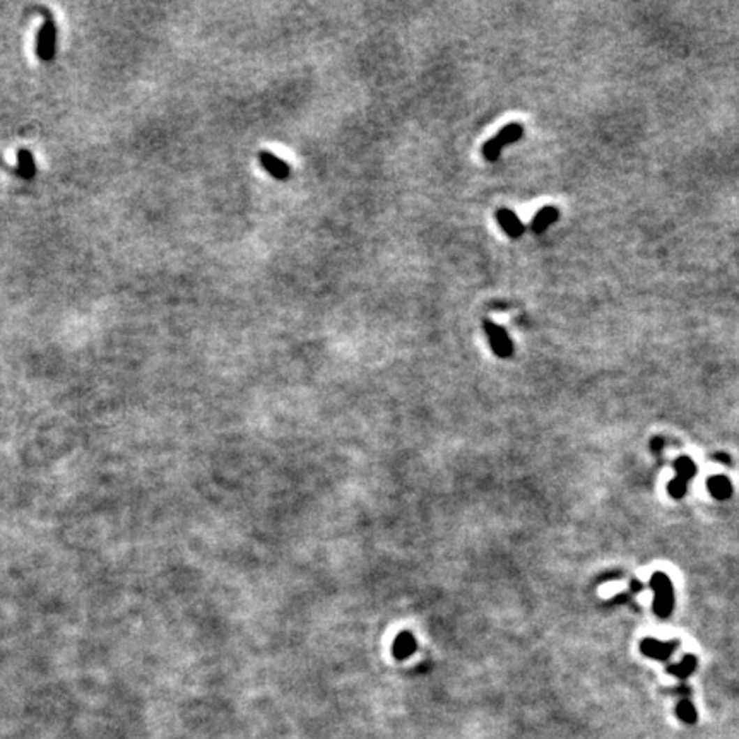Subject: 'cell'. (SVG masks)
<instances>
[{
  "label": "cell",
  "mask_w": 739,
  "mask_h": 739,
  "mask_svg": "<svg viewBox=\"0 0 739 739\" xmlns=\"http://www.w3.org/2000/svg\"><path fill=\"white\" fill-rule=\"evenodd\" d=\"M650 587L654 590V611L661 618H668L674 608V592L673 583L669 577L662 572H655L650 578Z\"/></svg>",
  "instance_id": "cell-1"
},
{
  "label": "cell",
  "mask_w": 739,
  "mask_h": 739,
  "mask_svg": "<svg viewBox=\"0 0 739 739\" xmlns=\"http://www.w3.org/2000/svg\"><path fill=\"white\" fill-rule=\"evenodd\" d=\"M524 135V127L518 122H512L503 127L495 137H491L490 141L484 142L483 146V156L486 161H496L502 154L503 147L510 146V144L521 141V137Z\"/></svg>",
  "instance_id": "cell-2"
},
{
  "label": "cell",
  "mask_w": 739,
  "mask_h": 739,
  "mask_svg": "<svg viewBox=\"0 0 739 739\" xmlns=\"http://www.w3.org/2000/svg\"><path fill=\"white\" fill-rule=\"evenodd\" d=\"M483 327L495 354L498 356V358H510V356L514 354V343H512L510 336L507 334L505 329H503L502 325L495 324L493 320H488V318L483 320Z\"/></svg>",
  "instance_id": "cell-3"
},
{
  "label": "cell",
  "mask_w": 739,
  "mask_h": 739,
  "mask_svg": "<svg viewBox=\"0 0 739 739\" xmlns=\"http://www.w3.org/2000/svg\"><path fill=\"white\" fill-rule=\"evenodd\" d=\"M257 159H259L260 166H262L265 172L271 177H274L276 180L286 181L288 178L291 177L290 165H288L284 159L276 156L274 153H271V151H260V153L257 154Z\"/></svg>",
  "instance_id": "cell-4"
},
{
  "label": "cell",
  "mask_w": 739,
  "mask_h": 739,
  "mask_svg": "<svg viewBox=\"0 0 739 739\" xmlns=\"http://www.w3.org/2000/svg\"><path fill=\"white\" fill-rule=\"evenodd\" d=\"M496 221H498L500 228L505 231L507 237L514 238V240H517V238H521L522 234H524L525 226L522 225V221L514 211L505 209V207L498 209L496 211Z\"/></svg>",
  "instance_id": "cell-5"
},
{
  "label": "cell",
  "mask_w": 739,
  "mask_h": 739,
  "mask_svg": "<svg viewBox=\"0 0 739 739\" xmlns=\"http://www.w3.org/2000/svg\"><path fill=\"white\" fill-rule=\"evenodd\" d=\"M560 218V211L555 206H544L543 209H539L534 214L532 221H530V231L536 234H541L546 231L551 225H555Z\"/></svg>",
  "instance_id": "cell-6"
},
{
  "label": "cell",
  "mask_w": 739,
  "mask_h": 739,
  "mask_svg": "<svg viewBox=\"0 0 739 739\" xmlns=\"http://www.w3.org/2000/svg\"><path fill=\"white\" fill-rule=\"evenodd\" d=\"M643 654L650 659H659V661H664L673 654L676 649V643L674 642H659L655 639H645L640 645Z\"/></svg>",
  "instance_id": "cell-7"
},
{
  "label": "cell",
  "mask_w": 739,
  "mask_h": 739,
  "mask_svg": "<svg viewBox=\"0 0 739 739\" xmlns=\"http://www.w3.org/2000/svg\"><path fill=\"white\" fill-rule=\"evenodd\" d=\"M707 486H708V491H710V495L714 496L715 500H727V498H731V495H733V484H731L729 477H726V476L719 475V476L708 477Z\"/></svg>",
  "instance_id": "cell-8"
},
{
  "label": "cell",
  "mask_w": 739,
  "mask_h": 739,
  "mask_svg": "<svg viewBox=\"0 0 739 739\" xmlns=\"http://www.w3.org/2000/svg\"><path fill=\"white\" fill-rule=\"evenodd\" d=\"M415 650H416L415 636H412L411 634H408V632H405V634H403V635L397 636L396 645H394V654H396V657L405 659L408 655H411Z\"/></svg>",
  "instance_id": "cell-9"
},
{
  "label": "cell",
  "mask_w": 739,
  "mask_h": 739,
  "mask_svg": "<svg viewBox=\"0 0 739 739\" xmlns=\"http://www.w3.org/2000/svg\"><path fill=\"white\" fill-rule=\"evenodd\" d=\"M695 668H696V657L695 655L688 654L687 657L680 662V664L669 666V673L678 678H687L693 673V671H695Z\"/></svg>",
  "instance_id": "cell-10"
},
{
  "label": "cell",
  "mask_w": 739,
  "mask_h": 739,
  "mask_svg": "<svg viewBox=\"0 0 739 739\" xmlns=\"http://www.w3.org/2000/svg\"><path fill=\"white\" fill-rule=\"evenodd\" d=\"M674 469H676L678 477H681L683 481L692 479V477L695 476V472H696L695 464H693L692 458H688V457H680V458H678V461L674 462Z\"/></svg>",
  "instance_id": "cell-11"
},
{
  "label": "cell",
  "mask_w": 739,
  "mask_h": 739,
  "mask_svg": "<svg viewBox=\"0 0 739 739\" xmlns=\"http://www.w3.org/2000/svg\"><path fill=\"white\" fill-rule=\"evenodd\" d=\"M678 717H680L681 721L687 722V724L696 722L695 707H693V705L689 703L688 700H685V702H681L680 705H678Z\"/></svg>",
  "instance_id": "cell-12"
},
{
  "label": "cell",
  "mask_w": 739,
  "mask_h": 739,
  "mask_svg": "<svg viewBox=\"0 0 739 739\" xmlns=\"http://www.w3.org/2000/svg\"><path fill=\"white\" fill-rule=\"evenodd\" d=\"M668 491L673 498H676V500L683 498V496L687 495V481H683L681 477H676V479H673L669 483Z\"/></svg>",
  "instance_id": "cell-13"
},
{
  "label": "cell",
  "mask_w": 739,
  "mask_h": 739,
  "mask_svg": "<svg viewBox=\"0 0 739 739\" xmlns=\"http://www.w3.org/2000/svg\"><path fill=\"white\" fill-rule=\"evenodd\" d=\"M662 445H664V440H662V438L655 437L654 440H652V450H654V452H659V450L662 449Z\"/></svg>",
  "instance_id": "cell-14"
},
{
  "label": "cell",
  "mask_w": 739,
  "mask_h": 739,
  "mask_svg": "<svg viewBox=\"0 0 739 739\" xmlns=\"http://www.w3.org/2000/svg\"><path fill=\"white\" fill-rule=\"evenodd\" d=\"M715 458H719V461H722V462H729V457L727 456H715Z\"/></svg>",
  "instance_id": "cell-15"
}]
</instances>
